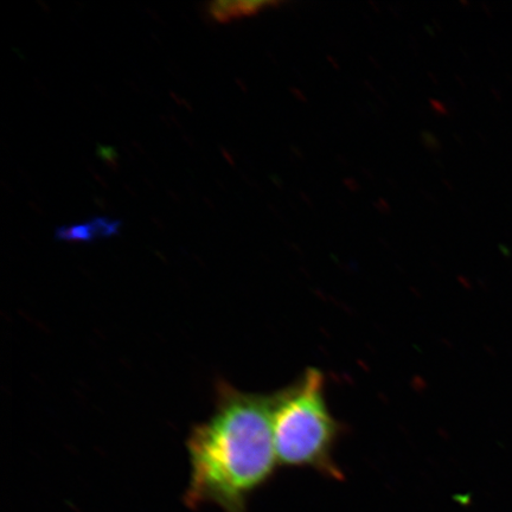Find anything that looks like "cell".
<instances>
[{"instance_id": "obj_3", "label": "cell", "mask_w": 512, "mask_h": 512, "mask_svg": "<svg viewBox=\"0 0 512 512\" xmlns=\"http://www.w3.org/2000/svg\"><path fill=\"white\" fill-rule=\"evenodd\" d=\"M120 226V221L108 219V217H96V219L85 224L61 227L56 230V236L60 240L88 241L117 234Z\"/></svg>"}, {"instance_id": "obj_4", "label": "cell", "mask_w": 512, "mask_h": 512, "mask_svg": "<svg viewBox=\"0 0 512 512\" xmlns=\"http://www.w3.org/2000/svg\"><path fill=\"white\" fill-rule=\"evenodd\" d=\"M274 2H230V0H220L209 5V15L219 23H228L233 19L246 16H253L259 11L264 10L267 6H275Z\"/></svg>"}, {"instance_id": "obj_1", "label": "cell", "mask_w": 512, "mask_h": 512, "mask_svg": "<svg viewBox=\"0 0 512 512\" xmlns=\"http://www.w3.org/2000/svg\"><path fill=\"white\" fill-rule=\"evenodd\" d=\"M272 394L248 393L220 379L213 414L191 427L187 439L190 480L184 503L247 512L248 499L279 466Z\"/></svg>"}, {"instance_id": "obj_2", "label": "cell", "mask_w": 512, "mask_h": 512, "mask_svg": "<svg viewBox=\"0 0 512 512\" xmlns=\"http://www.w3.org/2000/svg\"><path fill=\"white\" fill-rule=\"evenodd\" d=\"M275 452L281 466L310 469L341 480L335 451L345 427L332 414L322 370L307 368L283 389L272 393Z\"/></svg>"}]
</instances>
